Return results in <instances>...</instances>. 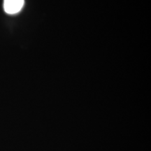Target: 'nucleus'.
I'll list each match as a JSON object with an SVG mask.
<instances>
[{"label":"nucleus","instance_id":"nucleus-1","mask_svg":"<svg viewBox=\"0 0 151 151\" xmlns=\"http://www.w3.org/2000/svg\"><path fill=\"white\" fill-rule=\"evenodd\" d=\"M24 0H4V9L8 14H16L21 11Z\"/></svg>","mask_w":151,"mask_h":151}]
</instances>
